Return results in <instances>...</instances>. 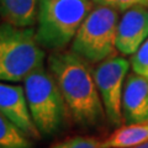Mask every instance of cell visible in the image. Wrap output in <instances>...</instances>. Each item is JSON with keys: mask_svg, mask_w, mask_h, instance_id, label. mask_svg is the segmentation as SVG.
Masks as SVG:
<instances>
[{"mask_svg": "<svg viewBox=\"0 0 148 148\" xmlns=\"http://www.w3.org/2000/svg\"><path fill=\"white\" fill-rule=\"evenodd\" d=\"M47 66L61 89L69 114L83 127L99 126L105 109L88 61L72 51H53Z\"/></svg>", "mask_w": 148, "mask_h": 148, "instance_id": "obj_1", "label": "cell"}, {"mask_svg": "<svg viewBox=\"0 0 148 148\" xmlns=\"http://www.w3.org/2000/svg\"><path fill=\"white\" fill-rule=\"evenodd\" d=\"M92 9V0H40L36 36L45 49L59 51L73 41Z\"/></svg>", "mask_w": 148, "mask_h": 148, "instance_id": "obj_2", "label": "cell"}, {"mask_svg": "<svg viewBox=\"0 0 148 148\" xmlns=\"http://www.w3.org/2000/svg\"><path fill=\"white\" fill-rule=\"evenodd\" d=\"M24 89L37 130L42 137H51L63 128L68 106L49 69L40 66L24 80Z\"/></svg>", "mask_w": 148, "mask_h": 148, "instance_id": "obj_3", "label": "cell"}, {"mask_svg": "<svg viewBox=\"0 0 148 148\" xmlns=\"http://www.w3.org/2000/svg\"><path fill=\"white\" fill-rule=\"evenodd\" d=\"M45 48L35 27L0 24V82H21L45 64Z\"/></svg>", "mask_w": 148, "mask_h": 148, "instance_id": "obj_4", "label": "cell"}, {"mask_svg": "<svg viewBox=\"0 0 148 148\" xmlns=\"http://www.w3.org/2000/svg\"><path fill=\"white\" fill-rule=\"evenodd\" d=\"M119 10L98 5L91 9L71 43V51L88 62H103L116 49Z\"/></svg>", "mask_w": 148, "mask_h": 148, "instance_id": "obj_5", "label": "cell"}, {"mask_svg": "<svg viewBox=\"0 0 148 148\" xmlns=\"http://www.w3.org/2000/svg\"><path fill=\"white\" fill-rule=\"evenodd\" d=\"M130 63L123 57L111 56L99 63L94 69V78L103 101L106 117L114 126H120L122 116V94L125 78L130 69Z\"/></svg>", "mask_w": 148, "mask_h": 148, "instance_id": "obj_6", "label": "cell"}, {"mask_svg": "<svg viewBox=\"0 0 148 148\" xmlns=\"http://www.w3.org/2000/svg\"><path fill=\"white\" fill-rule=\"evenodd\" d=\"M0 112L31 140H40L42 137L31 116L24 86L0 82Z\"/></svg>", "mask_w": 148, "mask_h": 148, "instance_id": "obj_7", "label": "cell"}, {"mask_svg": "<svg viewBox=\"0 0 148 148\" xmlns=\"http://www.w3.org/2000/svg\"><path fill=\"white\" fill-rule=\"evenodd\" d=\"M148 38V9L133 8L126 10L119 20L116 49L125 56H132Z\"/></svg>", "mask_w": 148, "mask_h": 148, "instance_id": "obj_8", "label": "cell"}, {"mask_svg": "<svg viewBox=\"0 0 148 148\" xmlns=\"http://www.w3.org/2000/svg\"><path fill=\"white\" fill-rule=\"evenodd\" d=\"M122 116L126 123L148 122V80L135 72L125 82Z\"/></svg>", "mask_w": 148, "mask_h": 148, "instance_id": "obj_9", "label": "cell"}, {"mask_svg": "<svg viewBox=\"0 0 148 148\" xmlns=\"http://www.w3.org/2000/svg\"><path fill=\"white\" fill-rule=\"evenodd\" d=\"M40 0H0V16L17 27H34L37 24Z\"/></svg>", "mask_w": 148, "mask_h": 148, "instance_id": "obj_10", "label": "cell"}, {"mask_svg": "<svg viewBox=\"0 0 148 148\" xmlns=\"http://www.w3.org/2000/svg\"><path fill=\"white\" fill-rule=\"evenodd\" d=\"M148 141V122L127 123L104 140L105 148H132Z\"/></svg>", "mask_w": 148, "mask_h": 148, "instance_id": "obj_11", "label": "cell"}, {"mask_svg": "<svg viewBox=\"0 0 148 148\" xmlns=\"http://www.w3.org/2000/svg\"><path fill=\"white\" fill-rule=\"evenodd\" d=\"M31 138L0 112V148H32Z\"/></svg>", "mask_w": 148, "mask_h": 148, "instance_id": "obj_12", "label": "cell"}, {"mask_svg": "<svg viewBox=\"0 0 148 148\" xmlns=\"http://www.w3.org/2000/svg\"><path fill=\"white\" fill-rule=\"evenodd\" d=\"M131 67L132 71L145 77L148 80V38L141 45V47L131 56Z\"/></svg>", "mask_w": 148, "mask_h": 148, "instance_id": "obj_13", "label": "cell"}, {"mask_svg": "<svg viewBox=\"0 0 148 148\" xmlns=\"http://www.w3.org/2000/svg\"><path fill=\"white\" fill-rule=\"evenodd\" d=\"M51 148H105L104 142L95 137L75 136L68 138L64 142L57 143Z\"/></svg>", "mask_w": 148, "mask_h": 148, "instance_id": "obj_14", "label": "cell"}, {"mask_svg": "<svg viewBox=\"0 0 148 148\" xmlns=\"http://www.w3.org/2000/svg\"><path fill=\"white\" fill-rule=\"evenodd\" d=\"M98 5H106L116 9L119 11H126L133 8L148 9V0H92Z\"/></svg>", "mask_w": 148, "mask_h": 148, "instance_id": "obj_15", "label": "cell"}, {"mask_svg": "<svg viewBox=\"0 0 148 148\" xmlns=\"http://www.w3.org/2000/svg\"><path fill=\"white\" fill-rule=\"evenodd\" d=\"M132 148H148V141L143 142V143H141V145H138V146L132 147Z\"/></svg>", "mask_w": 148, "mask_h": 148, "instance_id": "obj_16", "label": "cell"}]
</instances>
